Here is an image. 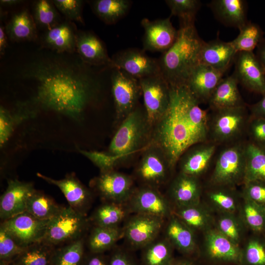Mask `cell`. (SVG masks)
Segmentation results:
<instances>
[{
	"instance_id": "6da1fadb",
	"label": "cell",
	"mask_w": 265,
	"mask_h": 265,
	"mask_svg": "<svg viewBox=\"0 0 265 265\" xmlns=\"http://www.w3.org/2000/svg\"><path fill=\"white\" fill-rule=\"evenodd\" d=\"M97 68L82 61L74 64L58 59L40 60L29 66L24 76L37 82L36 98L41 105L77 119L97 99L103 78L112 69Z\"/></svg>"
},
{
	"instance_id": "8d00e7d4",
	"label": "cell",
	"mask_w": 265,
	"mask_h": 265,
	"mask_svg": "<svg viewBox=\"0 0 265 265\" xmlns=\"http://www.w3.org/2000/svg\"><path fill=\"white\" fill-rule=\"evenodd\" d=\"M32 15L37 27L44 29L45 31L62 21L59 11L52 0L35 1L32 5Z\"/></svg>"
},
{
	"instance_id": "11a10c76",
	"label": "cell",
	"mask_w": 265,
	"mask_h": 265,
	"mask_svg": "<svg viewBox=\"0 0 265 265\" xmlns=\"http://www.w3.org/2000/svg\"><path fill=\"white\" fill-rule=\"evenodd\" d=\"M109 259V265H135L131 257L123 251H115Z\"/></svg>"
},
{
	"instance_id": "4fadbf2b",
	"label": "cell",
	"mask_w": 265,
	"mask_h": 265,
	"mask_svg": "<svg viewBox=\"0 0 265 265\" xmlns=\"http://www.w3.org/2000/svg\"><path fill=\"white\" fill-rule=\"evenodd\" d=\"M218 146L210 141L192 145L177 162L179 172L200 179L209 171Z\"/></svg>"
},
{
	"instance_id": "7dc6e473",
	"label": "cell",
	"mask_w": 265,
	"mask_h": 265,
	"mask_svg": "<svg viewBox=\"0 0 265 265\" xmlns=\"http://www.w3.org/2000/svg\"><path fill=\"white\" fill-rule=\"evenodd\" d=\"M83 155L90 159L101 171L105 172L114 170L121 163L119 159L107 152L79 150Z\"/></svg>"
},
{
	"instance_id": "f6af8a7d",
	"label": "cell",
	"mask_w": 265,
	"mask_h": 265,
	"mask_svg": "<svg viewBox=\"0 0 265 265\" xmlns=\"http://www.w3.org/2000/svg\"><path fill=\"white\" fill-rule=\"evenodd\" d=\"M25 248L0 227V265H9Z\"/></svg>"
},
{
	"instance_id": "d6a6232c",
	"label": "cell",
	"mask_w": 265,
	"mask_h": 265,
	"mask_svg": "<svg viewBox=\"0 0 265 265\" xmlns=\"http://www.w3.org/2000/svg\"><path fill=\"white\" fill-rule=\"evenodd\" d=\"M168 240L179 250L185 253H190L195 246L192 229L176 216L171 217L166 229Z\"/></svg>"
},
{
	"instance_id": "c3c4849f",
	"label": "cell",
	"mask_w": 265,
	"mask_h": 265,
	"mask_svg": "<svg viewBox=\"0 0 265 265\" xmlns=\"http://www.w3.org/2000/svg\"><path fill=\"white\" fill-rule=\"evenodd\" d=\"M246 136L248 141L265 148V120L254 117L250 115Z\"/></svg>"
},
{
	"instance_id": "74e56055",
	"label": "cell",
	"mask_w": 265,
	"mask_h": 265,
	"mask_svg": "<svg viewBox=\"0 0 265 265\" xmlns=\"http://www.w3.org/2000/svg\"><path fill=\"white\" fill-rule=\"evenodd\" d=\"M142 261L144 265H171L173 263L171 243L168 239L154 241L145 247Z\"/></svg>"
},
{
	"instance_id": "3957f363",
	"label": "cell",
	"mask_w": 265,
	"mask_h": 265,
	"mask_svg": "<svg viewBox=\"0 0 265 265\" xmlns=\"http://www.w3.org/2000/svg\"><path fill=\"white\" fill-rule=\"evenodd\" d=\"M204 42L195 24H180L175 42L158 59L160 74L170 87L186 85L191 72L200 63Z\"/></svg>"
},
{
	"instance_id": "5bb4252c",
	"label": "cell",
	"mask_w": 265,
	"mask_h": 265,
	"mask_svg": "<svg viewBox=\"0 0 265 265\" xmlns=\"http://www.w3.org/2000/svg\"><path fill=\"white\" fill-rule=\"evenodd\" d=\"M233 73L238 83L250 92L265 93V70L253 52H240L235 60Z\"/></svg>"
},
{
	"instance_id": "db71d44e",
	"label": "cell",
	"mask_w": 265,
	"mask_h": 265,
	"mask_svg": "<svg viewBox=\"0 0 265 265\" xmlns=\"http://www.w3.org/2000/svg\"><path fill=\"white\" fill-rule=\"evenodd\" d=\"M247 106L250 116L265 120V93L258 102Z\"/></svg>"
},
{
	"instance_id": "7c38bea8",
	"label": "cell",
	"mask_w": 265,
	"mask_h": 265,
	"mask_svg": "<svg viewBox=\"0 0 265 265\" xmlns=\"http://www.w3.org/2000/svg\"><path fill=\"white\" fill-rule=\"evenodd\" d=\"M111 58L114 68L138 80L160 74L159 59L148 55L143 49L128 48L119 51Z\"/></svg>"
},
{
	"instance_id": "cb8c5ba5",
	"label": "cell",
	"mask_w": 265,
	"mask_h": 265,
	"mask_svg": "<svg viewBox=\"0 0 265 265\" xmlns=\"http://www.w3.org/2000/svg\"><path fill=\"white\" fill-rule=\"evenodd\" d=\"M37 176L48 183L57 186L63 193L69 206L75 211L84 215L88 206L91 194L89 191L73 175L61 180L54 179L37 173Z\"/></svg>"
},
{
	"instance_id": "816d5d0a",
	"label": "cell",
	"mask_w": 265,
	"mask_h": 265,
	"mask_svg": "<svg viewBox=\"0 0 265 265\" xmlns=\"http://www.w3.org/2000/svg\"><path fill=\"white\" fill-rule=\"evenodd\" d=\"M219 231L235 243L240 238L239 225L236 219L229 216H223L218 221Z\"/></svg>"
},
{
	"instance_id": "b9f144b4",
	"label": "cell",
	"mask_w": 265,
	"mask_h": 265,
	"mask_svg": "<svg viewBox=\"0 0 265 265\" xmlns=\"http://www.w3.org/2000/svg\"><path fill=\"white\" fill-rule=\"evenodd\" d=\"M210 189L206 194L210 200L218 208L226 211H233L236 209L235 186L209 185Z\"/></svg>"
},
{
	"instance_id": "8fae6325",
	"label": "cell",
	"mask_w": 265,
	"mask_h": 265,
	"mask_svg": "<svg viewBox=\"0 0 265 265\" xmlns=\"http://www.w3.org/2000/svg\"><path fill=\"white\" fill-rule=\"evenodd\" d=\"M171 171L163 151L157 145L150 143L143 151L137 167L139 179L145 186L157 187L164 183Z\"/></svg>"
},
{
	"instance_id": "484cf974",
	"label": "cell",
	"mask_w": 265,
	"mask_h": 265,
	"mask_svg": "<svg viewBox=\"0 0 265 265\" xmlns=\"http://www.w3.org/2000/svg\"><path fill=\"white\" fill-rule=\"evenodd\" d=\"M208 5L215 18L227 26L239 29L248 21L245 0H212Z\"/></svg>"
},
{
	"instance_id": "ffe728a7",
	"label": "cell",
	"mask_w": 265,
	"mask_h": 265,
	"mask_svg": "<svg viewBox=\"0 0 265 265\" xmlns=\"http://www.w3.org/2000/svg\"><path fill=\"white\" fill-rule=\"evenodd\" d=\"M129 200L131 209L137 214L163 219L170 212L166 199L155 187L145 186L134 190Z\"/></svg>"
},
{
	"instance_id": "9a60e30c",
	"label": "cell",
	"mask_w": 265,
	"mask_h": 265,
	"mask_svg": "<svg viewBox=\"0 0 265 265\" xmlns=\"http://www.w3.org/2000/svg\"><path fill=\"white\" fill-rule=\"evenodd\" d=\"M169 16L165 19L151 21L144 18L141 21L144 30L143 50L164 53L175 42L178 30L173 26Z\"/></svg>"
},
{
	"instance_id": "44dd1931",
	"label": "cell",
	"mask_w": 265,
	"mask_h": 265,
	"mask_svg": "<svg viewBox=\"0 0 265 265\" xmlns=\"http://www.w3.org/2000/svg\"><path fill=\"white\" fill-rule=\"evenodd\" d=\"M223 75V73L200 63L191 72L185 85L200 103L207 104Z\"/></svg>"
},
{
	"instance_id": "836d02e7",
	"label": "cell",
	"mask_w": 265,
	"mask_h": 265,
	"mask_svg": "<svg viewBox=\"0 0 265 265\" xmlns=\"http://www.w3.org/2000/svg\"><path fill=\"white\" fill-rule=\"evenodd\" d=\"M63 208L50 197L36 190L29 198L26 212L42 220H51Z\"/></svg>"
},
{
	"instance_id": "52a82bcc",
	"label": "cell",
	"mask_w": 265,
	"mask_h": 265,
	"mask_svg": "<svg viewBox=\"0 0 265 265\" xmlns=\"http://www.w3.org/2000/svg\"><path fill=\"white\" fill-rule=\"evenodd\" d=\"M110 87L116 117L121 122L138 106L142 95L139 81L123 70L113 68Z\"/></svg>"
},
{
	"instance_id": "d4e9b609",
	"label": "cell",
	"mask_w": 265,
	"mask_h": 265,
	"mask_svg": "<svg viewBox=\"0 0 265 265\" xmlns=\"http://www.w3.org/2000/svg\"><path fill=\"white\" fill-rule=\"evenodd\" d=\"M238 84L234 74L223 78L208 101L209 109L216 110L247 105L240 95Z\"/></svg>"
},
{
	"instance_id": "83f0119b",
	"label": "cell",
	"mask_w": 265,
	"mask_h": 265,
	"mask_svg": "<svg viewBox=\"0 0 265 265\" xmlns=\"http://www.w3.org/2000/svg\"><path fill=\"white\" fill-rule=\"evenodd\" d=\"M205 244L208 256L215 261L237 262L240 258V253L237 244L219 231L208 232Z\"/></svg>"
},
{
	"instance_id": "5b68a950",
	"label": "cell",
	"mask_w": 265,
	"mask_h": 265,
	"mask_svg": "<svg viewBox=\"0 0 265 265\" xmlns=\"http://www.w3.org/2000/svg\"><path fill=\"white\" fill-rule=\"evenodd\" d=\"M249 118L247 104L242 106L210 110L208 141L222 146L247 140Z\"/></svg>"
},
{
	"instance_id": "680465c9",
	"label": "cell",
	"mask_w": 265,
	"mask_h": 265,
	"mask_svg": "<svg viewBox=\"0 0 265 265\" xmlns=\"http://www.w3.org/2000/svg\"><path fill=\"white\" fill-rule=\"evenodd\" d=\"M257 58L265 70V38L264 37L256 48L255 53Z\"/></svg>"
},
{
	"instance_id": "e575fe53",
	"label": "cell",
	"mask_w": 265,
	"mask_h": 265,
	"mask_svg": "<svg viewBox=\"0 0 265 265\" xmlns=\"http://www.w3.org/2000/svg\"><path fill=\"white\" fill-rule=\"evenodd\" d=\"M123 235V231L118 226H96L89 238V248L91 253H103L110 249Z\"/></svg>"
},
{
	"instance_id": "94428289",
	"label": "cell",
	"mask_w": 265,
	"mask_h": 265,
	"mask_svg": "<svg viewBox=\"0 0 265 265\" xmlns=\"http://www.w3.org/2000/svg\"><path fill=\"white\" fill-rule=\"evenodd\" d=\"M171 265H194L191 262L188 261H182L177 263H173Z\"/></svg>"
},
{
	"instance_id": "4316f807",
	"label": "cell",
	"mask_w": 265,
	"mask_h": 265,
	"mask_svg": "<svg viewBox=\"0 0 265 265\" xmlns=\"http://www.w3.org/2000/svg\"><path fill=\"white\" fill-rule=\"evenodd\" d=\"M202 191L200 179L180 172L172 181L169 193L178 207L196 205Z\"/></svg>"
},
{
	"instance_id": "8992f818",
	"label": "cell",
	"mask_w": 265,
	"mask_h": 265,
	"mask_svg": "<svg viewBox=\"0 0 265 265\" xmlns=\"http://www.w3.org/2000/svg\"><path fill=\"white\" fill-rule=\"evenodd\" d=\"M246 140L218 146L209 170V185L235 186L244 184Z\"/></svg>"
},
{
	"instance_id": "60d3db41",
	"label": "cell",
	"mask_w": 265,
	"mask_h": 265,
	"mask_svg": "<svg viewBox=\"0 0 265 265\" xmlns=\"http://www.w3.org/2000/svg\"><path fill=\"white\" fill-rule=\"evenodd\" d=\"M165 1L170 10V16H177L180 24H195L196 15L201 6L200 0H166Z\"/></svg>"
},
{
	"instance_id": "6f0895ef",
	"label": "cell",
	"mask_w": 265,
	"mask_h": 265,
	"mask_svg": "<svg viewBox=\"0 0 265 265\" xmlns=\"http://www.w3.org/2000/svg\"><path fill=\"white\" fill-rule=\"evenodd\" d=\"M8 36L7 35L5 27L3 25L0 26V54L2 55L5 53V50L8 46Z\"/></svg>"
},
{
	"instance_id": "f5cc1de1",
	"label": "cell",
	"mask_w": 265,
	"mask_h": 265,
	"mask_svg": "<svg viewBox=\"0 0 265 265\" xmlns=\"http://www.w3.org/2000/svg\"><path fill=\"white\" fill-rule=\"evenodd\" d=\"M14 120L10 112L1 106L0 108V145L1 147L7 141L14 131Z\"/></svg>"
},
{
	"instance_id": "1f68e13d",
	"label": "cell",
	"mask_w": 265,
	"mask_h": 265,
	"mask_svg": "<svg viewBox=\"0 0 265 265\" xmlns=\"http://www.w3.org/2000/svg\"><path fill=\"white\" fill-rule=\"evenodd\" d=\"M245 153L244 183L250 181L265 182V148L257 146L247 140Z\"/></svg>"
},
{
	"instance_id": "ee69618b",
	"label": "cell",
	"mask_w": 265,
	"mask_h": 265,
	"mask_svg": "<svg viewBox=\"0 0 265 265\" xmlns=\"http://www.w3.org/2000/svg\"><path fill=\"white\" fill-rule=\"evenodd\" d=\"M243 215L247 225L253 230L260 232L265 228V208L244 197Z\"/></svg>"
},
{
	"instance_id": "e0dca14e",
	"label": "cell",
	"mask_w": 265,
	"mask_h": 265,
	"mask_svg": "<svg viewBox=\"0 0 265 265\" xmlns=\"http://www.w3.org/2000/svg\"><path fill=\"white\" fill-rule=\"evenodd\" d=\"M76 52L85 64L95 67L114 68L103 41L93 31L79 30Z\"/></svg>"
},
{
	"instance_id": "9c48e42d",
	"label": "cell",
	"mask_w": 265,
	"mask_h": 265,
	"mask_svg": "<svg viewBox=\"0 0 265 265\" xmlns=\"http://www.w3.org/2000/svg\"><path fill=\"white\" fill-rule=\"evenodd\" d=\"M86 226L84 215L70 206L63 207L60 212L51 219L43 240L54 245L80 238Z\"/></svg>"
},
{
	"instance_id": "ba28073f",
	"label": "cell",
	"mask_w": 265,
	"mask_h": 265,
	"mask_svg": "<svg viewBox=\"0 0 265 265\" xmlns=\"http://www.w3.org/2000/svg\"><path fill=\"white\" fill-rule=\"evenodd\" d=\"M148 120L153 127L166 111L170 102V87L161 74L139 80Z\"/></svg>"
},
{
	"instance_id": "30bf717a",
	"label": "cell",
	"mask_w": 265,
	"mask_h": 265,
	"mask_svg": "<svg viewBox=\"0 0 265 265\" xmlns=\"http://www.w3.org/2000/svg\"><path fill=\"white\" fill-rule=\"evenodd\" d=\"M50 220L38 219L26 212L2 221L0 227L20 246L26 248L43 240Z\"/></svg>"
},
{
	"instance_id": "9f6ffc18",
	"label": "cell",
	"mask_w": 265,
	"mask_h": 265,
	"mask_svg": "<svg viewBox=\"0 0 265 265\" xmlns=\"http://www.w3.org/2000/svg\"><path fill=\"white\" fill-rule=\"evenodd\" d=\"M81 265H109V259H107L102 253H92L84 256Z\"/></svg>"
},
{
	"instance_id": "2e32d148",
	"label": "cell",
	"mask_w": 265,
	"mask_h": 265,
	"mask_svg": "<svg viewBox=\"0 0 265 265\" xmlns=\"http://www.w3.org/2000/svg\"><path fill=\"white\" fill-rule=\"evenodd\" d=\"M92 184L104 198L111 202L129 200L134 191L131 177L114 170L102 172L93 180Z\"/></svg>"
},
{
	"instance_id": "ac0fdd59",
	"label": "cell",
	"mask_w": 265,
	"mask_h": 265,
	"mask_svg": "<svg viewBox=\"0 0 265 265\" xmlns=\"http://www.w3.org/2000/svg\"><path fill=\"white\" fill-rule=\"evenodd\" d=\"M162 218L137 214L128 222L123 231L130 244L135 248L145 247L153 242L159 234Z\"/></svg>"
},
{
	"instance_id": "f546056e",
	"label": "cell",
	"mask_w": 265,
	"mask_h": 265,
	"mask_svg": "<svg viewBox=\"0 0 265 265\" xmlns=\"http://www.w3.org/2000/svg\"><path fill=\"white\" fill-rule=\"evenodd\" d=\"M93 13L107 25L116 24L129 12L130 0H94L90 1Z\"/></svg>"
},
{
	"instance_id": "4dcf8cb0",
	"label": "cell",
	"mask_w": 265,
	"mask_h": 265,
	"mask_svg": "<svg viewBox=\"0 0 265 265\" xmlns=\"http://www.w3.org/2000/svg\"><path fill=\"white\" fill-rule=\"evenodd\" d=\"M55 248L44 240L26 247L9 265H53Z\"/></svg>"
},
{
	"instance_id": "bcb514c9",
	"label": "cell",
	"mask_w": 265,
	"mask_h": 265,
	"mask_svg": "<svg viewBox=\"0 0 265 265\" xmlns=\"http://www.w3.org/2000/svg\"><path fill=\"white\" fill-rule=\"evenodd\" d=\"M53 2L57 10L66 18V20L84 24L82 16L84 1L81 0H53Z\"/></svg>"
},
{
	"instance_id": "f35d334b",
	"label": "cell",
	"mask_w": 265,
	"mask_h": 265,
	"mask_svg": "<svg viewBox=\"0 0 265 265\" xmlns=\"http://www.w3.org/2000/svg\"><path fill=\"white\" fill-rule=\"evenodd\" d=\"M126 215V211L120 203L111 202L98 208L93 219L96 226L116 227Z\"/></svg>"
},
{
	"instance_id": "f1b7e54d",
	"label": "cell",
	"mask_w": 265,
	"mask_h": 265,
	"mask_svg": "<svg viewBox=\"0 0 265 265\" xmlns=\"http://www.w3.org/2000/svg\"><path fill=\"white\" fill-rule=\"evenodd\" d=\"M5 27L8 39L13 42L34 41L38 38L37 26L27 9L13 14Z\"/></svg>"
},
{
	"instance_id": "ab89813d",
	"label": "cell",
	"mask_w": 265,
	"mask_h": 265,
	"mask_svg": "<svg viewBox=\"0 0 265 265\" xmlns=\"http://www.w3.org/2000/svg\"><path fill=\"white\" fill-rule=\"evenodd\" d=\"M84 257L83 241L79 238L55 249L53 265H81Z\"/></svg>"
},
{
	"instance_id": "d6986e66",
	"label": "cell",
	"mask_w": 265,
	"mask_h": 265,
	"mask_svg": "<svg viewBox=\"0 0 265 265\" xmlns=\"http://www.w3.org/2000/svg\"><path fill=\"white\" fill-rule=\"evenodd\" d=\"M35 191L30 183L10 180L0 196V219L4 221L26 212L27 202Z\"/></svg>"
},
{
	"instance_id": "7a4b0ae2",
	"label": "cell",
	"mask_w": 265,
	"mask_h": 265,
	"mask_svg": "<svg viewBox=\"0 0 265 265\" xmlns=\"http://www.w3.org/2000/svg\"><path fill=\"white\" fill-rule=\"evenodd\" d=\"M200 104L186 85L170 87L168 107L153 127L150 143L161 148L172 170L189 147L208 141L210 110Z\"/></svg>"
},
{
	"instance_id": "d590c367",
	"label": "cell",
	"mask_w": 265,
	"mask_h": 265,
	"mask_svg": "<svg viewBox=\"0 0 265 265\" xmlns=\"http://www.w3.org/2000/svg\"><path fill=\"white\" fill-rule=\"evenodd\" d=\"M239 34L230 41L236 52H253L262 40L264 32L258 24L247 21L239 29Z\"/></svg>"
},
{
	"instance_id": "603a6c76",
	"label": "cell",
	"mask_w": 265,
	"mask_h": 265,
	"mask_svg": "<svg viewBox=\"0 0 265 265\" xmlns=\"http://www.w3.org/2000/svg\"><path fill=\"white\" fill-rule=\"evenodd\" d=\"M237 53L230 41L225 42L218 38L204 41L200 52V63L224 74L235 62Z\"/></svg>"
},
{
	"instance_id": "7402d4cb",
	"label": "cell",
	"mask_w": 265,
	"mask_h": 265,
	"mask_svg": "<svg viewBox=\"0 0 265 265\" xmlns=\"http://www.w3.org/2000/svg\"><path fill=\"white\" fill-rule=\"evenodd\" d=\"M78 32L74 22L65 20L45 31L41 38V45L57 53H74L76 52Z\"/></svg>"
},
{
	"instance_id": "7bdbcfd3",
	"label": "cell",
	"mask_w": 265,
	"mask_h": 265,
	"mask_svg": "<svg viewBox=\"0 0 265 265\" xmlns=\"http://www.w3.org/2000/svg\"><path fill=\"white\" fill-rule=\"evenodd\" d=\"M176 215L191 229L204 227L208 221L207 214L197 204L179 207Z\"/></svg>"
},
{
	"instance_id": "f907efd6",
	"label": "cell",
	"mask_w": 265,
	"mask_h": 265,
	"mask_svg": "<svg viewBox=\"0 0 265 265\" xmlns=\"http://www.w3.org/2000/svg\"><path fill=\"white\" fill-rule=\"evenodd\" d=\"M244 184V197L259 204H265V182L250 181Z\"/></svg>"
},
{
	"instance_id": "91938a15",
	"label": "cell",
	"mask_w": 265,
	"mask_h": 265,
	"mask_svg": "<svg viewBox=\"0 0 265 265\" xmlns=\"http://www.w3.org/2000/svg\"><path fill=\"white\" fill-rule=\"evenodd\" d=\"M22 1L21 0H0V3L5 6H10L20 3Z\"/></svg>"
},
{
	"instance_id": "681fc988",
	"label": "cell",
	"mask_w": 265,
	"mask_h": 265,
	"mask_svg": "<svg viewBox=\"0 0 265 265\" xmlns=\"http://www.w3.org/2000/svg\"><path fill=\"white\" fill-rule=\"evenodd\" d=\"M245 257L250 265H265V248L259 241L250 240L247 245Z\"/></svg>"
},
{
	"instance_id": "277c9868",
	"label": "cell",
	"mask_w": 265,
	"mask_h": 265,
	"mask_svg": "<svg viewBox=\"0 0 265 265\" xmlns=\"http://www.w3.org/2000/svg\"><path fill=\"white\" fill-rule=\"evenodd\" d=\"M152 129L144 108L138 105L121 122L107 152L117 157L121 163L124 162L149 145Z\"/></svg>"
}]
</instances>
